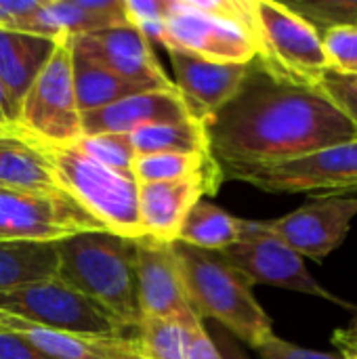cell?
I'll return each instance as SVG.
<instances>
[{
  "instance_id": "4fadbf2b",
  "label": "cell",
  "mask_w": 357,
  "mask_h": 359,
  "mask_svg": "<svg viewBox=\"0 0 357 359\" xmlns=\"http://www.w3.org/2000/svg\"><path fill=\"white\" fill-rule=\"evenodd\" d=\"M356 217L357 198L328 196L280 219L261 221V225L288 244L297 255L324 261L347 240Z\"/></svg>"
},
{
  "instance_id": "4dcf8cb0",
  "label": "cell",
  "mask_w": 357,
  "mask_h": 359,
  "mask_svg": "<svg viewBox=\"0 0 357 359\" xmlns=\"http://www.w3.org/2000/svg\"><path fill=\"white\" fill-rule=\"evenodd\" d=\"M318 90H322L332 103H337L357 126V78L328 72L318 84Z\"/></svg>"
},
{
  "instance_id": "9c48e42d",
  "label": "cell",
  "mask_w": 357,
  "mask_h": 359,
  "mask_svg": "<svg viewBox=\"0 0 357 359\" xmlns=\"http://www.w3.org/2000/svg\"><path fill=\"white\" fill-rule=\"evenodd\" d=\"M221 257L252 286L267 284L309 297H318L341 307H349V303L335 297L330 290L320 286L314 276L305 269L303 257L297 255L288 244L269 233L261 221H244L242 233L236 244L225 248Z\"/></svg>"
},
{
  "instance_id": "9a60e30c",
  "label": "cell",
  "mask_w": 357,
  "mask_h": 359,
  "mask_svg": "<svg viewBox=\"0 0 357 359\" xmlns=\"http://www.w3.org/2000/svg\"><path fill=\"white\" fill-rule=\"evenodd\" d=\"M223 183L221 170H202L183 179L162 183H137L139 221L143 238L177 242L179 229L196 202L206 194H217Z\"/></svg>"
},
{
  "instance_id": "6da1fadb",
  "label": "cell",
  "mask_w": 357,
  "mask_h": 359,
  "mask_svg": "<svg viewBox=\"0 0 357 359\" xmlns=\"http://www.w3.org/2000/svg\"><path fill=\"white\" fill-rule=\"evenodd\" d=\"M204 126L223 181L357 139L351 118L322 90L276 82L257 61L238 95Z\"/></svg>"
},
{
  "instance_id": "d590c367",
  "label": "cell",
  "mask_w": 357,
  "mask_h": 359,
  "mask_svg": "<svg viewBox=\"0 0 357 359\" xmlns=\"http://www.w3.org/2000/svg\"><path fill=\"white\" fill-rule=\"evenodd\" d=\"M15 122H17V109L13 107L8 95L0 86V130L6 133V135H13L15 133Z\"/></svg>"
},
{
  "instance_id": "836d02e7",
  "label": "cell",
  "mask_w": 357,
  "mask_h": 359,
  "mask_svg": "<svg viewBox=\"0 0 357 359\" xmlns=\"http://www.w3.org/2000/svg\"><path fill=\"white\" fill-rule=\"evenodd\" d=\"M187 359H225L221 355V351L215 347V343L210 341V337L206 334L204 326H200L189 343V353Z\"/></svg>"
},
{
  "instance_id": "d6986e66",
  "label": "cell",
  "mask_w": 357,
  "mask_h": 359,
  "mask_svg": "<svg viewBox=\"0 0 357 359\" xmlns=\"http://www.w3.org/2000/svg\"><path fill=\"white\" fill-rule=\"evenodd\" d=\"M57 40L17 29H0V86L17 111L27 88L53 55Z\"/></svg>"
},
{
  "instance_id": "4316f807",
  "label": "cell",
  "mask_w": 357,
  "mask_h": 359,
  "mask_svg": "<svg viewBox=\"0 0 357 359\" xmlns=\"http://www.w3.org/2000/svg\"><path fill=\"white\" fill-rule=\"evenodd\" d=\"M88 158L97 160L99 164L133 179V160L135 149L130 141V133H101V135H86L76 143Z\"/></svg>"
},
{
  "instance_id": "e0dca14e",
  "label": "cell",
  "mask_w": 357,
  "mask_h": 359,
  "mask_svg": "<svg viewBox=\"0 0 357 359\" xmlns=\"http://www.w3.org/2000/svg\"><path fill=\"white\" fill-rule=\"evenodd\" d=\"M196 120L179 88L143 90L120 99L107 107L80 114L82 137L101 133H133L147 124H170Z\"/></svg>"
},
{
  "instance_id": "3957f363",
  "label": "cell",
  "mask_w": 357,
  "mask_h": 359,
  "mask_svg": "<svg viewBox=\"0 0 357 359\" xmlns=\"http://www.w3.org/2000/svg\"><path fill=\"white\" fill-rule=\"evenodd\" d=\"M185 292L194 313L217 320L252 349L263 347L274 334L265 309L257 303L250 284L221 257L200 248L173 242Z\"/></svg>"
},
{
  "instance_id": "7402d4cb",
  "label": "cell",
  "mask_w": 357,
  "mask_h": 359,
  "mask_svg": "<svg viewBox=\"0 0 357 359\" xmlns=\"http://www.w3.org/2000/svg\"><path fill=\"white\" fill-rule=\"evenodd\" d=\"M57 267L55 244L0 242V292L57 278Z\"/></svg>"
},
{
  "instance_id": "e575fe53",
  "label": "cell",
  "mask_w": 357,
  "mask_h": 359,
  "mask_svg": "<svg viewBox=\"0 0 357 359\" xmlns=\"http://www.w3.org/2000/svg\"><path fill=\"white\" fill-rule=\"evenodd\" d=\"M332 343L341 351L343 358L357 355V318L353 320V324L349 328H343V330H337L335 332Z\"/></svg>"
},
{
  "instance_id": "30bf717a",
  "label": "cell",
  "mask_w": 357,
  "mask_h": 359,
  "mask_svg": "<svg viewBox=\"0 0 357 359\" xmlns=\"http://www.w3.org/2000/svg\"><path fill=\"white\" fill-rule=\"evenodd\" d=\"M105 229L67 194H34L0 187V242L57 244Z\"/></svg>"
},
{
  "instance_id": "484cf974",
  "label": "cell",
  "mask_w": 357,
  "mask_h": 359,
  "mask_svg": "<svg viewBox=\"0 0 357 359\" xmlns=\"http://www.w3.org/2000/svg\"><path fill=\"white\" fill-rule=\"evenodd\" d=\"M198 328L191 330L183 324L160 318H141L137 326V343L147 359H187L191 337Z\"/></svg>"
},
{
  "instance_id": "ac0fdd59",
  "label": "cell",
  "mask_w": 357,
  "mask_h": 359,
  "mask_svg": "<svg viewBox=\"0 0 357 359\" xmlns=\"http://www.w3.org/2000/svg\"><path fill=\"white\" fill-rule=\"evenodd\" d=\"M0 328L19 334L53 359H147L137 339L59 332L0 313Z\"/></svg>"
},
{
  "instance_id": "7c38bea8",
  "label": "cell",
  "mask_w": 357,
  "mask_h": 359,
  "mask_svg": "<svg viewBox=\"0 0 357 359\" xmlns=\"http://www.w3.org/2000/svg\"><path fill=\"white\" fill-rule=\"evenodd\" d=\"M135 244L141 318L170 320L191 330L202 326V320L189 305L173 242L139 238Z\"/></svg>"
},
{
  "instance_id": "277c9868",
  "label": "cell",
  "mask_w": 357,
  "mask_h": 359,
  "mask_svg": "<svg viewBox=\"0 0 357 359\" xmlns=\"http://www.w3.org/2000/svg\"><path fill=\"white\" fill-rule=\"evenodd\" d=\"M164 48L213 63L246 65L257 57L250 0H166Z\"/></svg>"
},
{
  "instance_id": "44dd1931",
  "label": "cell",
  "mask_w": 357,
  "mask_h": 359,
  "mask_svg": "<svg viewBox=\"0 0 357 359\" xmlns=\"http://www.w3.org/2000/svg\"><path fill=\"white\" fill-rule=\"evenodd\" d=\"M72 78H74L76 105L80 114L95 111L130 95L143 93L139 86L118 78L116 74L107 72L97 61L80 53L74 46V38H72Z\"/></svg>"
},
{
  "instance_id": "5b68a950",
  "label": "cell",
  "mask_w": 357,
  "mask_h": 359,
  "mask_svg": "<svg viewBox=\"0 0 357 359\" xmlns=\"http://www.w3.org/2000/svg\"><path fill=\"white\" fill-rule=\"evenodd\" d=\"M36 147L46 158L61 191L78 202L107 231L130 240L143 238L135 179L99 164L78 145Z\"/></svg>"
},
{
  "instance_id": "2e32d148",
  "label": "cell",
  "mask_w": 357,
  "mask_h": 359,
  "mask_svg": "<svg viewBox=\"0 0 357 359\" xmlns=\"http://www.w3.org/2000/svg\"><path fill=\"white\" fill-rule=\"evenodd\" d=\"M168 57L175 72V86L189 105L191 116L200 122H206L238 95L252 65L213 63L177 48H170Z\"/></svg>"
},
{
  "instance_id": "8992f818",
  "label": "cell",
  "mask_w": 357,
  "mask_h": 359,
  "mask_svg": "<svg viewBox=\"0 0 357 359\" xmlns=\"http://www.w3.org/2000/svg\"><path fill=\"white\" fill-rule=\"evenodd\" d=\"M257 65L271 80L318 88L330 72L320 34L284 2L250 0Z\"/></svg>"
},
{
  "instance_id": "1f68e13d",
  "label": "cell",
  "mask_w": 357,
  "mask_h": 359,
  "mask_svg": "<svg viewBox=\"0 0 357 359\" xmlns=\"http://www.w3.org/2000/svg\"><path fill=\"white\" fill-rule=\"evenodd\" d=\"M257 351L261 353V359H345L343 355H330V353L297 347L288 341H282L280 337H271Z\"/></svg>"
},
{
  "instance_id": "f546056e",
  "label": "cell",
  "mask_w": 357,
  "mask_h": 359,
  "mask_svg": "<svg viewBox=\"0 0 357 359\" xmlns=\"http://www.w3.org/2000/svg\"><path fill=\"white\" fill-rule=\"evenodd\" d=\"M124 13L128 25L139 29L149 42L166 44L164 36V15L166 0H124Z\"/></svg>"
},
{
  "instance_id": "603a6c76",
  "label": "cell",
  "mask_w": 357,
  "mask_h": 359,
  "mask_svg": "<svg viewBox=\"0 0 357 359\" xmlns=\"http://www.w3.org/2000/svg\"><path fill=\"white\" fill-rule=\"evenodd\" d=\"M242 233V219L229 215L227 210L210 204V202H196L194 208L187 212L177 242L208 250V252H223L231 244L240 240Z\"/></svg>"
},
{
  "instance_id": "d6a6232c",
  "label": "cell",
  "mask_w": 357,
  "mask_h": 359,
  "mask_svg": "<svg viewBox=\"0 0 357 359\" xmlns=\"http://www.w3.org/2000/svg\"><path fill=\"white\" fill-rule=\"evenodd\" d=\"M0 359H53L29 345L19 334L0 328Z\"/></svg>"
},
{
  "instance_id": "7a4b0ae2",
  "label": "cell",
  "mask_w": 357,
  "mask_h": 359,
  "mask_svg": "<svg viewBox=\"0 0 357 359\" xmlns=\"http://www.w3.org/2000/svg\"><path fill=\"white\" fill-rule=\"evenodd\" d=\"M57 278L84 294L124 328L141 322L137 292V244L107 229L86 231L55 244Z\"/></svg>"
},
{
  "instance_id": "cb8c5ba5",
  "label": "cell",
  "mask_w": 357,
  "mask_h": 359,
  "mask_svg": "<svg viewBox=\"0 0 357 359\" xmlns=\"http://www.w3.org/2000/svg\"><path fill=\"white\" fill-rule=\"evenodd\" d=\"M135 156L147 154H210L206 126L200 120L147 124L130 133Z\"/></svg>"
},
{
  "instance_id": "8d00e7d4",
  "label": "cell",
  "mask_w": 357,
  "mask_h": 359,
  "mask_svg": "<svg viewBox=\"0 0 357 359\" xmlns=\"http://www.w3.org/2000/svg\"><path fill=\"white\" fill-rule=\"evenodd\" d=\"M0 29H13V17L4 6V0H0Z\"/></svg>"
},
{
  "instance_id": "83f0119b",
  "label": "cell",
  "mask_w": 357,
  "mask_h": 359,
  "mask_svg": "<svg viewBox=\"0 0 357 359\" xmlns=\"http://www.w3.org/2000/svg\"><path fill=\"white\" fill-rule=\"evenodd\" d=\"M284 4L303 17L318 34L332 27L357 25V0H295Z\"/></svg>"
},
{
  "instance_id": "f1b7e54d",
  "label": "cell",
  "mask_w": 357,
  "mask_h": 359,
  "mask_svg": "<svg viewBox=\"0 0 357 359\" xmlns=\"http://www.w3.org/2000/svg\"><path fill=\"white\" fill-rule=\"evenodd\" d=\"M320 38L330 72L357 78V25L326 29Z\"/></svg>"
},
{
  "instance_id": "8fae6325",
  "label": "cell",
  "mask_w": 357,
  "mask_h": 359,
  "mask_svg": "<svg viewBox=\"0 0 357 359\" xmlns=\"http://www.w3.org/2000/svg\"><path fill=\"white\" fill-rule=\"evenodd\" d=\"M229 181H242L267 194L357 191V139L295 160L248 168Z\"/></svg>"
},
{
  "instance_id": "52a82bcc",
  "label": "cell",
  "mask_w": 357,
  "mask_h": 359,
  "mask_svg": "<svg viewBox=\"0 0 357 359\" xmlns=\"http://www.w3.org/2000/svg\"><path fill=\"white\" fill-rule=\"evenodd\" d=\"M15 137L48 147L76 145L82 122L72 78V38L61 36L53 55L27 88L15 122Z\"/></svg>"
},
{
  "instance_id": "d4e9b609",
  "label": "cell",
  "mask_w": 357,
  "mask_h": 359,
  "mask_svg": "<svg viewBox=\"0 0 357 359\" xmlns=\"http://www.w3.org/2000/svg\"><path fill=\"white\" fill-rule=\"evenodd\" d=\"M219 168L210 154H147L135 156L133 179L141 183H162L183 179L202 170Z\"/></svg>"
},
{
  "instance_id": "ffe728a7",
  "label": "cell",
  "mask_w": 357,
  "mask_h": 359,
  "mask_svg": "<svg viewBox=\"0 0 357 359\" xmlns=\"http://www.w3.org/2000/svg\"><path fill=\"white\" fill-rule=\"evenodd\" d=\"M0 187L34 194H63L42 151L19 139H0Z\"/></svg>"
},
{
  "instance_id": "ba28073f",
  "label": "cell",
  "mask_w": 357,
  "mask_h": 359,
  "mask_svg": "<svg viewBox=\"0 0 357 359\" xmlns=\"http://www.w3.org/2000/svg\"><path fill=\"white\" fill-rule=\"evenodd\" d=\"M0 313L40 328L74 334L120 337L122 330H126L103 307L76 292L59 278L0 292Z\"/></svg>"
},
{
  "instance_id": "74e56055",
  "label": "cell",
  "mask_w": 357,
  "mask_h": 359,
  "mask_svg": "<svg viewBox=\"0 0 357 359\" xmlns=\"http://www.w3.org/2000/svg\"><path fill=\"white\" fill-rule=\"evenodd\" d=\"M345 359H357V355H349V358H345Z\"/></svg>"
},
{
  "instance_id": "5bb4252c",
  "label": "cell",
  "mask_w": 357,
  "mask_h": 359,
  "mask_svg": "<svg viewBox=\"0 0 357 359\" xmlns=\"http://www.w3.org/2000/svg\"><path fill=\"white\" fill-rule=\"evenodd\" d=\"M74 46L107 72L139 86L141 90L177 88L160 65L151 42L130 25H118L78 36L74 38Z\"/></svg>"
}]
</instances>
